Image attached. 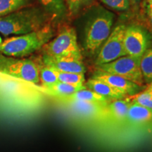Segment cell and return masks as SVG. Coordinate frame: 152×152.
Listing matches in <instances>:
<instances>
[{
    "label": "cell",
    "instance_id": "1",
    "mask_svg": "<svg viewBox=\"0 0 152 152\" xmlns=\"http://www.w3.org/2000/svg\"><path fill=\"white\" fill-rule=\"evenodd\" d=\"M45 95L41 86L0 73V111L15 115L34 111Z\"/></svg>",
    "mask_w": 152,
    "mask_h": 152
},
{
    "label": "cell",
    "instance_id": "2",
    "mask_svg": "<svg viewBox=\"0 0 152 152\" xmlns=\"http://www.w3.org/2000/svg\"><path fill=\"white\" fill-rule=\"evenodd\" d=\"M49 18L42 9L24 7L0 18V33L21 35L37 31L49 24Z\"/></svg>",
    "mask_w": 152,
    "mask_h": 152
},
{
    "label": "cell",
    "instance_id": "3",
    "mask_svg": "<svg viewBox=\"0 0 152 152\" xmlns=\"http://www.w3.org/2000/svg\"><path fill=\"white\" fill-rule=\"evenodd\" d=\"M54 35L52 28L50 24H47L37 31L5 39L0 45V54L16 58H23L42 49Z\"/></svg>",
    "mask_w": 152,
    "mask_h": 152
},
{
    "label": "cell",
    "instance_id": "4",
    "mask_svg": "<svg viewBox=\"0 0 152 152\" xmlns=\"http://www.w3.org/2000/svg\"><path fill=\"white\" fill-rule=\"evenodd\" d=\"M113 13L104 9L96 10L89 18L85 30V47L94 54L106 40L111 33L113 23Z\"/></svg>",
    "mask_w": 152,
    "mask_h": 152
},
{
    "label": "cell",
    "instance_id": "5",
    "mask_svg": "<svg viewBox=\"0 0 152 152\" xmlns=\"http://www.w3.org/2000/svg\"><path fill=\"white\" fill-rule=\"evenodd\" d=\"M0 73L32 84L40 85L39 64L30 58H16L0 54Z\"/></svg>",
    "mask_w": 152,
    "mask_h": 152
},
{
    "label": "cell",
    "instance_id": "6",
    "mask_svg": "<svg viewBox=\"0 0 152 152\" xmlns=\"http://www.w3.org/2000/svg\"><path fill=\"white\" fill-rule=\"evenodd\" d=\"M44 55L52 57H75L82 58L77 35L73 28H64L42 47Z\"/></svg>",
    "mask_w": 152,
    "mask_h": 152
},
{
    "label": "cell",
    "instance_id": "7",
    "mask_svg": "<svg viewBox=\"0 0 152 152\" xmlns=\"http://www.w3.org/2000/svg\"><path fill=\"white\" fill-rule=\"evenodd\" d=\"M140 58L127 55L109 64L97 66V69L99 71L122 77L143 87L144 81L140 69Z\"/></svg>",
    "mask_w": 152,
    "mask_h": 152
},
{
    "label": "cell",
    "instance_id": "8",
    "mask_svg": "<svg viewBox=\"0 0 152 152\" xmlns=\"http://www.w3.org/2000/svg\"><path fill=\"white\" fill-rule=\"evenodd\" d=\"M79 119L89 121H98L108 118L107 104L99 102H83L77 100L57 101Z\"/></svg>",
    "mask_w": 152,
    "mask_h": 152
},
{
    "label": "cell",
    "instance_id": "9",
    "mask_svg": "<svg viewBox=\"0 0 152 152\" xmlns=\"http://www.w3.org/2000/svg\"><path fill=\"white\" fill-rule=\"evenodd\" d=\"M125 29L124 25L120 24L112 30L99 52L95 62L96 66L109 64L121 57L127 56L123 46Z\"/></svg>",
    "mask_w": 152,
    "mask_h": 152
},
{
    "label": "cell",
    "instance_id": "10",
    "mask_svg": "<svg viewBox=\"0 0 152 152\" xmlns=\"http://www.w3.org/2000/svg\"><path fill=\"white\" fill-rule=\"evenodd\" d=\"M123 46L126 54L141 58L147 50L148 38L143 29L136 26L126 28L123 38Z\"/></svg>",
    "mask_w": 152,
    "mask_h": 152
},
{
    "label": "cell",
    "instance_id": "11",
    "mask_svg": "<svg viewBox=\"0 0 152 152\" xmlns=\"http://www.w3.org/2000/svg\"><path fill=\"white\" fill-rule=\"evenodd\" d=\"M42 61L55 71L76 73H85V71L82 58L75 57H52L43 55Z\"/></svg>",
    "mask_w": 152,
    "mask_h": 152
},
{
    "label": "cell",
    "instance_id": "12",
    "mask_svg": "<svg viewBox=\"0 0 152 152\" xmlns=\"http://www.w3.org/2000/svg\"><path fill=\"white\" fill-rule=\"evenodd\" d=\"M93 77L105 82L125 96H132L135 94L140 92V90L143 88V87L140 86L122 77L102 71H98Z\"/></svg>",
    "mask_w": 152,
    "mask_h": 152
},
{
    "label": "cell",
    "instance_id": "13",
    "mask_svg": "<svg viewBox=\"0 0 152 152\" xmlns=\"http://www.w3.org/2000/svg\"><path fill=\"white\" fill-rule=\"evenodd\" d=\"M132 104L128 96L125 98L113 99L107 104L108 118L116 123H123L126 121L128 109Z\"/></svg>",
    "mask_w": 152,
    "mask_h": 152
},
{
    "label": "cell",
    "instance_id": "14",
    "mask_svg": "<svg viewBox=\"0 0 152 152\" xmlns=\"http://www.w3.org/2000/svg\"><path fill=\"white\" fill-rule=\"evenodd\" d=\"M152 122V109L132 103L128 109L125 123L132 125H142Z\"/></svg>",
    "mask_w": 152,
    "mask_h": 152
},
{
    "label": "cell",
    "instance_id": "15",
    "mask_svg": "<svg viewBox=\"0 0 152 152\" xmlns=\"http://www.w3.org/2000/svg\"><path fill=\"white\" fill-rule=\"evenodd\" d=\"M86 87L84 85L76 86V85L58 82L52 86L47 88H42V90L46 95L52 96L56 99V101H60L67 99L74 93Z\"/></svg>",
    "mask_w": 152,
    "mask_h": 152
},
{
    "label": "cell",
    "instance_id": "16",
    "mask_svg": "<svg viewBox=\"0 0 152 152\" xmlns=\"http://www.w3.org/2000/svg\"><path fill=\"white\" fill-rule=\"evenodd\" d=\"M86 87L87 88L94 91L102 96H105L107 99L111 98L112 99H118L125 98L126 96L123 93L115 90L105 82L94 78V77L87 82Z\"/></svg>",
    "mask_w": 152,
    "mask_h": 152
},
{
    "label": "cell",
    "instance_id": "17",
    "mask_svg": "<svg viewBox=\"0 0 152 152\" xmlns=\"http://www.w3.org/2000/svg\"><path fill=\"white\" fill-rule=\"evenodd\" d=\"M42 9L53 19H61L68 9L64 0H39Z\"/></svg>",
    "mask_w": 152,
    "mask_h": 152
},
{
    "label": "cell",
    "instance_id": "18",
    "mask_svg": "<svg viewBox=\"0 0 152 152\" xmlns=\"http://www.w3.org/2000/svg\"><path fill=\"white\" fill-rule=\"evenodd\" d=\"M63 100H77L83 101V102H99V103H106L108 102V99L105 96L97 94L94 91L90 90L88 88H85L80 90L69 97ZM60 100V101H63Z\"/></svg>",
    "mask_w": 152,
    "mask_h": 152
},
{
    "label": "cell",
    "instance_id": "19",
    "mask_svg": "<svg viewBox=\"0 0 152 152\" xmlns=\"http://www.w3.org/2000/svg\"><path fill=\"white\" fill-rule=\"evenodd\" d=\"M38 64L40 86L42 88H47L58 83V78L54 69L44 64L42 61L38 63Z\"/></svg>",
    "mask_w": 152,
    "mask_h": 152
},
{
    "label": "cell",
    "instance_id": "20",
    "mask_svg": "<svg viewBox=\"0 0 152 152\" xmlns=\"http://www.w3.org/2000/svg\"><path fill=\"white\" fill-rule=\"evenodd\" d=\"M31 0H0V18L28 7Z\"/></svg>",
    "mask_w": 152,
    "mask_h": 152
},
{
    "label": "cell",
    "instance_id": "21",
    "mask_svg": "<svg viewBox=\"0 0 152 152\" xmlns=\"http://www.w3.org/2000/svg\"><path fill=\"white\" fill-rule=\"evenodd\" d=\"M140 69L144 81L152 83V49H147L140 58Z\"/></svg>",
    "mask_w": 152,
    "mask_h": 152
},
{
    "label": "cell",
    "instance_id": "22",
    "mask_svg": "<svg viewBox=\"0 0 152 152\" xmlns=\"http://www.w3.org/2000/svg\"><path fill=\"white\" fill-rule=\"evenodd\" d=\"M131 103L137 104L148 109H152V85L149 84V87L142 92L128 96Z\"/></svg>",
    "mask_w": 152,
    "mask_h": 152
},
{
    "label": "cell",
    "instance_id": "23",
    "mask_svg": "<svg viewBox=\"0 0 152 152\" xmlns=\"http://www.w3.org/2000/svg\"><path fill=\"white\" fill-rule=\"evenodd\" d=\"M55 72H56L58 82L66 83V84L76 85V86L84 85L85 80L84 73H66V72H61L58 71H55Z\"/></svg>",
    "mask_w": 152,
    "mask_h": 152
},
{
    "label": "cell",
    "instance_id": "24",
    "mask_svg": "<svg viewBox=\"0 0 152 152\" xmlns=\"http://www.w3.org/2000/svg\"><path fill=\"white\" fill-rule=\"evenodd\" d=\"M94 1V0H64L67 9L72 14H76Z\"/></svg>",
    "mask_w": 152,
    "mask_h": 152
},
{
    "label": "cell",
    "instance_id": "25",
    "mask_svg": "<svg viewBox=\"0 0 152 152\" xmlns=\"http://www.w3.org/2000/svg\"><path fill=\"white\" fill-rule=\"evenodd\" d=\"M109 8L117 11H125L130 7V0H101Z\"/></svg>",
    "mask_w": 152,
    "mask_h": 152
},
{
    "label": "cell",
    "instance_id": "26",
    "mask_svg": "<svg viewBox=\"0 0 152 152\" xmlns=\"http://www.w3.org/2000/svg\"><path fill=\"white\" fill-rule=\"evenodd\" d=\"M147 16L149 23L152 28V1H149V0L147 4Z\"/></svg>",
    "mask_w": 152,
    "mask_h": 152
},
{
    "label": "cell",
    "instance_id": "27",
    "mask_svg": "<svg viewBox=\"0 0 152 152\" xmlns=\"http://www.w3.org/2000/svg\"><path fill=\"white\" fill-rule=\"evenodd\" d=\"M2 39H1V37H0V45H1V43H2Z\"/></svg>",
    "mask_w": 152,
    "mask_h": 152
},
{
    "label": "cell",
    "instance_id": "28",
    "mask_svg": "<svg viewBox=\"0 0 152 152\" xmlns=\"http://www.w3.org/2000/svg\"><path fill=\"white\" fill-rule=\"evenodd\" d=\"M149 1H152V0H149Z\"/></svg>",
    "mask_w": 152,
    "mask_h": 152
},
{
    "label": "cell",
    "instance_id": "29",
    "mask_svg": "<svg viewBox=\"0 0 152 152\" xmlns=\"http://www.w3.org/2000/svg\"><path fill=\"white\" fill-rule=\"evenodd\" d=\"M150 84H151V85H152V83H150Z\"/></svg>",
    "mask_w": 152,
    "mask_h": 152
}]
</instances>
